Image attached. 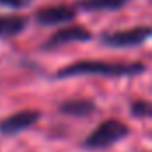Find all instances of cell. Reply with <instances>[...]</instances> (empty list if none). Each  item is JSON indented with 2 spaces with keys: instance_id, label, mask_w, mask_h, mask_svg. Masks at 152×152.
Here are the masks:
<instances>
[{
  "instance_id": "cell-1",
  "label": "cell",
  "mask_w": 152,
  "mask_h": 152,
  "mask_svg": "<svg viewBox=\"0 0 152 152\" xmlns=\"http://www.w3.org/2000/svg\"><path fill=\"white\" fill-rule=\"evenodd\" d=\"M147 71V66L142 62H106V60H80L60 67L55 78L66 80L75 76H106V78H126L140 76Z\"/></svg>"
},
{
  "instance_id": "cell-2",
  "label": "cell",
  "mask_w": 152,
  "mask_h": 152,
  "mask_svg": "<svg viewBox=\"0 0 152 152\" xmlns=\"http://www.w3.org/2000/svg\"><path fill=\"white\" fill-rule=\"evenodd\" d=\"M129 134V127L120 122V120H104L101 122L88 136L87 140L83 142V147L85 149H94V151H99V149H108L112 147L113 143L124 140L126 136Z\"/></svg>"
},
{
  "instance_id": "cell-3",
  "label": "cell",
  "mask_w": 152,
  "mask_h": 152,
  "mask_svg": "<svg viewBox=\"0 0 152 152\" xmlns=\"http://www.w3.org/2000/svg\"><path fill=\"white\" fill-rule=\"evenodd\" d=\"M152 37V27L140 25V27H131L124 30H115V32H104L101 34V44L115 48V50H124V48H136L142 46Z\"/></svg>"
},
{
  "instance_id": "cell-4",
  "label": "cell",
  "mask_w": 152,
  "mask_h": 152,
  "mask_svg": "<svg viewBox=\"0 0 152 152\" xmlns=\"http://www.w3.org/2000/svg\"><path fill=\"white\" fill-rule=\"evenodd\" d=\"M92 39V34L80 25H69L64 28H58L51 37L46 39V42L42 44V50H57L67 44H75V42H87Z\"/></svg>"
},
{
  "instance_id": "cell-5",
  "label": "cell",
  "mask_w": 152,
  "mask_h": 152,
  "mask_svg": "<svg viewBox=\"0 0 152 152\" xmlns=\"http://www.w3.org/2000/svg\"><path fill=\"white\" fill-rule=\"evenodd\" d=\"M78 14V9L75 5H50L42 7L36 12V21L42 27H55L73 21Z\"/></svg>"
},
{
  "instance_id": "cell-6",
  "label": "cell",
  "mask_w": 152,
  "mask_h": 152,
  "mask_svg": "<svg viewBox=\"0 0 152 152\" xmlns=\"http://www.w3.org/2000/svg\"><path fill=\"white\" fill-rule=\"evenodd\" d=\"M39 118H41V113H39L37 110H21V112H16V113L5 117L4 120H0V133L7 134V136L18 134L21 131L32 127Z\"/></svg>"
},
{
  "instance_id": "cell-7",
  "label": "cell",
  "mask_w": 152,
  "mask_h": 152,
  "mask_svg": "<svg viewBox=\"0 0 152 152\" xmlns=\"http://www.w3.org/2000/svg\"><path fill=\"white\" fill-rule=\"evenodd\" d=\"M96 103L92 99H85V97H76L69 99L66 103L60 104V113L71 115V117H88L96 112Z\"/></svg>"
},
{
  "instance_id": "cell-8",
  "label": "cell",
  "mask_w": 152,
  "mask_h": 152,
  "mask_svg": "<svg viewBox=\"0 0 152 152\" xmlns=\"http://www.w3.org/2000/svg\"><path fill=\"white\" fill-rule=\"evenodd\" d=\"M129 0H80L75 7L85 12H110L122 9Z\"/></svg>"
},
{
  "instance_id": "cell-9",
  "label": "cell",
  "mask_w": 152,
  "mask_h": 152,
  "mask_svg": "<svg viewBox=\"0 0 152 152\" xmlns=\"http://www.w3.org/2000/svg\"><path fill=\"white\" fill-rule=\"evenodd\" d=\"M28 25V20L25 16L11 14V16H0V39L14 37L21 34Z\"/></svg>"
},
{
  "instance_id": "cell-10",
  "label": "cell",
  "mask_w": 152,
  "mask_h": 152,
  "mask_svg": "<svg viewBox=\"0 0 152 152\" xmlns=\"http://www.w3.org/2000/svg\"><path fill=\"white\" fill-rule=\"evenodd\" d=\"M129 112L136 118H152V103L151 101H133Z\"/></svg>"
},
{
  "instance_id": "cell-11",
  "label": "cell",
  "mask_w": 152,
  "mask_h": 152,
  "mask_svg": "<svg viewBox=\"0 0 152 152\" xmlns=\"http://www.w3.org/2000/svg\"><path fill=\"white\" fill-rule=\"evenodd\" d=\"M30 2H32V0H0L2 5H7V7H11V9H23V7H27Z\"/></svg>"
},
{
  "instance_id": "cell-12",
  "label": "cell",
  "mask_w": 152,
  "mask_h": 152,
  "mask_svg": "<svg viewBox=\"0 0 152 152\" xmlns=\"http://www.w3.org/2000/svg\"><path fill=\"white\" fill-rule=\"evenodd\" d=\"M151 2H152V0H151Z\"/></svg>"
}]
</instances>
